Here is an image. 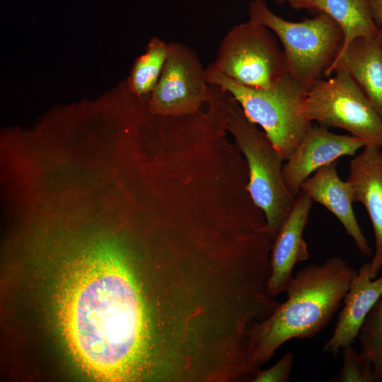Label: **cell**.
Segmentation results:
<instances>
[{
	"mask_svg": "<svg viewBox=\"0 0 382 382\" xmlns=\"http://www.w3.org/2000/svg\"><path fill=\"white\" fill-rule=\"evenodd\" d=\"M58 318L67 347L93 377L160 379L158 337L129 256L96 248L73 262L60 281Z\"/></svg>",
	"mask_w": 382,
	"mask_h": 382,
	"instance_id": "cell-1",
	"label": "cell"
},
{
	"mask_svg": "<svg viewBox=\"0 0 382 382\" xmlns=\"http://www.w3.org/2000/svg\"><path fill=\"white\" fill-rule=\"evenodd\" d=\"M313 200L302 191L296 196L291 209L274 239L270 255V273L267 294L274 298L286 291L293 279L296 264L309 256L303 238Z\"/></svg>",
	"mask_w": 382,
	"mask_h": 382,
	"instance_id": "cell-10",
	"label": "cell"
},
{
	"mask_svg": "<svg viewBox=\"0 0 382 382\" xmlns=\"http://www.w3.org/2000/svg\"><path fill=\"white\" fill-rule=\"evenodd\" d=\"M346 69L382 116V42L377 35L352 40L325 73Z\"/></svg>",
	"mask_w": 382,
	"mask_h": 382,
	"instance_id": "cell-14",
	"label": "cell"
},
{
	"mask_svg": "<svg viewBox=\"0 0 382 382\" xmlns=\"http://www.w3.org/2000/svg\"><path fill=\"white\" fill-rule=\"evenodd\" d=\"M226 128L246 159L247 190L254 204L264 213L268 233L274 240L296 197L284 180V159L266 134L245 116L233 98Z\"/></svg>",
	"mask_w": 382,
	"mask_h": 382,
	"instance_id": "cell-5",
	"label": "cell"
},
{
	"mask_svg": "<svg viewBox=\"0 0 382 382\" xmlns=\"http://www.w3.org/2000/svg\"><path fill=\"white\" fill-rule=\"evenodd\" d=\"M369 268L370 262L364 264L351 280L335 329L323 346V351L335 357L359 337L367 315L382 296V275L372 280Z\"/></svg>",
	"mask_w": 382,
	"mask_h": 382,
	"instance_id": "cell-13",
	"label": "cell"
},
{
	"mask_svg": "<svg viewBox=\"0 0 382 382\" xmlns=\"http://www.w3.org/2000/svg\"><path fill=\"white\" fill-rule=\"evenodd\" d=\"M359 338V353L371 363L377 381H382V296L367 315Z\"/></svg>",
	"mask_w": 382,
	"mask_h": 382,
	"instance_id": "cell-17",
	"label": "cell"
},
{
	"mask_svg": "<svg viewBox=\"0 0 382 382\" xmlns=\"http://www.w3.org/2000/svg\"><path fill=\"white\" fill-rule=\"evenodd\" d=\"M294 357L286 353L275 364L267 369H257L253 382H287L289 381Z\"/></svg>",
	"mask_w": 382,
	"mask_h": 382,
	"instance_id": "cell-19",
	"label": "cell"
},
{
	"mask_svg": "<svg viewBox=\"0 0 382 382\" xmlns=\"http://www.w3.org/2000/svg\"><path fill=\"white\" fill-rule=\"evenodd\" d=\"M343 366L337 381L340 382H375L377 381L371 363L357 354L352 345L342 349Z\"/></svg>",
	"mask_w": 382,
	"mask_h": 382,
	"instance_id": "cell-18",
	"label": "cell"
},
{
	"mask_svg": "<svg viewBox=\"0 0 382 382\" xmlns=\"http://www.w3.org/2000/svg\"><path fill=\"white\" fill-rule=\"evenodd\" d=\"M371 16L378 26L382 25V0H366Z\"/></svg>",
	"mask_w": 382,
	"mask_h": 382,
	"instance_id": "cell-20",
	"label": "cell"
},
{
	"mask_svg": "<svg viewBox=\"0 0 382 382\" xmlns=\"http://www.w3.org/2000/svg\"><path fill=\"white\" fill-rule=\"evenodd\" d=\"M333 74L308 89L306 116L311 122L345 129L366 145L382 149V116L346 69L338 67Z\"/></svg>",
	"mask_w": 382,
	"mask_h": 382,
	"instance_id": "cell-7",
	"label": "cell"
},
{
	"mask_svg": "<svg viewBox=\"0 0 382 382\" xmlns=\"http://www.w3.org/2000/svg\"><path fill=\"white\" fill-rule=\"evenodd\" d=\"M381 42H382V25L378 27V34Z\"/></svg>",
	"mask_w": 382,
	"mask_h": 382,
	"instance_id": "cell-21",
	"label": "cell"
},
{
	"mask_svg": "<svg viewBox=\"0 0 382 382\" xmlns=\"http://www.w3.org/2000/svg\"></svg>",
	"mask_w": 382,
	"mask_h": 382,
	"instance_id": "cell-22",
	"label": "cell"
},
{
	"mask_svg": "<svg viewBox=\"0 0 382 382\" xmlns=\"http://www.w3.org/2000/svg\"><path fill=\"white\" fill-rule=\"evenodd\" d=\"M209 85L229 93L245 116L264 130L274 149L286 161L312 125L304 112L308 89L289 73L270 88L236 83L211 63L205 68Z\"/></svg>",
	"mask_w": 382,
	"mask_h": 382,
	"instance_id": "cell-3",
	"label": "cell"
},
{
	"mask_svg": "<svg viewBox=\"0 0 382 382\" xmlns=\"http://www.w3.org/2000/svg\"><path fill=\"white\" fill-rule=\"evenodd\" d=\"M337 164L335 161L317 170L302 183L301 191L332 213L352 237L359 253L364 256H371L372 249L353 211L352 186L348 180L343 181L339 177Z\"/></svg>",
	"mask_w": 382,
	"mask_h": 382,
	"instance_id": "cell-12",
	"label": "cell"
},
{
	"mask_svg": "<svg viewBox=\"0 0 382 382\" xmlns=\"http://www.w3.org/2000/svg\"><path fill=\"white\" fill-rule=\"evenodd\" d=\"M168 51V43L153 37L146 52L139 57L132 69L128 90L137 97H144L154 89L161 74Z\"/></svg>",
	"mask_w": 382,
	"mask_h": 382,
	"instance_id": "cell-16",
	"label": "cell"
},
{
	"mask_svg": "<svg viewBox=\"0 0 382 382\" xmlns=\"http://www.w3.org/2000/svg\"><path fill=\"white\" fill-rule=\"evenodd\" d=\"M366 145L355 136L335 134L326 128L311 125L283 166L286 187L296 197L302 183L312 173L342 156H354Z\"/></svg>",
	"mask_w": 382,
	"mask_h": 382,
	"instance_id": "cell-9",
	"label": "cell"
},
{
	"mask_svg": "<svg viewBox=\"0 0 382 382\" xmlns=\"http://www.w3.org/2000/svg\"><path fill=\"white\" fill-rule=\"evenodd\" d=\"M248 11L249 20L275 34L284 47L288 73L306 89L325 76L342 47L341 28L323 13L291 22L273 13L265 0L250 1Z\"/></svg>",
	"mask_w": 382,
	"mask_h": 382,
	"instance_id": "cell-4",
	"label": "cell"
},
{
	"mask_svg": "<svg viewBox=\"0 0 382 382\" xmlns=\"http://www.w3.org/2000/svg\"><path fill=\"white\" fill-rule=\"evenodd\" d=\"M357 272L336 256L299 270L285 291L287 299L249 328L251 364L260 369L286 342L312 338L320 333L340 308Z\"/></svg>",
	"mask_w": 382,
	"mask_h": 382,
	"instance_id": "cell-2",
	"label": "cell"
},
{
	"mask_svg": "<svg viewBox=\"0 0 382 382\" xmlns=\"http://www.w3.org/2000/svg\"><path fill=\"white\" fill-rule=\"evenodd\" d=\"M209 88L196 52L183 43L168 42L161 74L150 94L149 111L172 117L196 113L207 102Z\"/></svg>",
	"mask_w": 382,
	"mask_h": 382,
	"instance_id": "cell-8",
	"label": "cell"
},
{
	"mask_svg": "<svg viewBox=\"0 0 382 382\" xmlns=\"http://www.w3.org/2000/svg\"><path fill=\"white\" fill-rule=\"evenodd\" d=\"M213 63L231 80L255 88H270L288 73L275 34L250 20L224 35Z\"/></svg>",
	"mask_w": 382,
	"mask_h": 382,
	"instance_id": "cell-6",
	"label": "cell"
},
{
	"mask_svg": "<svg viewBox=\"0 0 382 382\" xmlns=\"http://www.w3.org/2000/svg\"><path fill=\"white\" fill-rule=\"evenodd\" d=\"M282 1H286L294 9L323 13L335 21L344 35L340 53L357 38L374 37L378 34V28L371 16L366 0Z\"/></svg>",
	"mask_w": 382,
	"mask_h": 382,
	"instance_id": "cell-15",
	"label": "cell"
},
{
	"mask_svg": "<svg viewBox=\"0 0 382 382\" xmlns=\"http://www.w3.org/2000/svg\"><path fill=\"white\" fill-rule=\"evenodd\" d=\"M347 180L352 186L354 202L364 205L374 228L376 249L369 274L374 279L382 268V149L366 145L351 160Z\"/></svg>",
	"mask_w": 382,
	"mask_h": 382,
	"instance_id": "cell-11",
	"label": "cell"
}]
</instances>
